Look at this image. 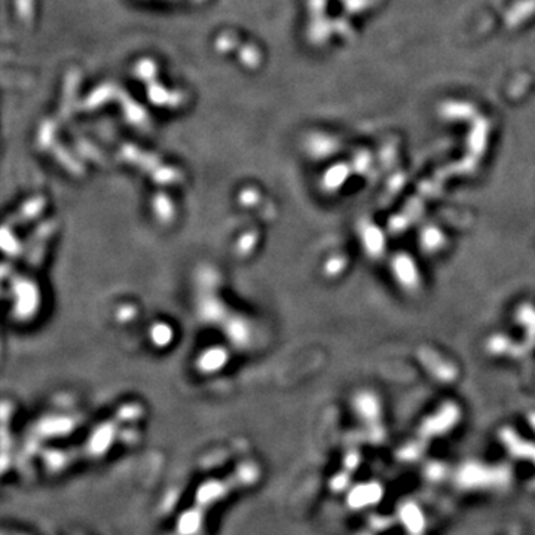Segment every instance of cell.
<instances>
[{"label":"cell","instance_id":"cell-1","mask_svg":"<svg viewBox=\"0 0 535 535\" xmlns=\"http://www.w3.org/2000/svg\"><path fill=\"white\" fill-rule=\"evenodd\" d=\"M264 478V466L250 457L192 476L165 515L161 535H211L222 510Z\"/></svg>","mask_w":535,"mask_h":535},{"label":"cell","instance_id":"cell-2","mask_svg":"<svg viewBox=\"0 0 535 535\" xmlns=\"http://www.w3.org/2000/svg\"><path fill=\"white\" fill-rule=\"evenodd\" d=\"M2 535H33V534L20 527H3Z\"/></svg>","mask_w":535,"mask_h":535},{"label":"cell","instance_id":"cell-3","mask_svg":"<svg viewBox=\"0 0 535 535\" xmlns=\"http://www.w3.org/2000/svg\"><path fill=\"white\" fill-rule=\"evenodd\" d=\"M71 535H85V534H71Z\"/></svg>","mask_w":535,"mask_h":535}]
</instances>
